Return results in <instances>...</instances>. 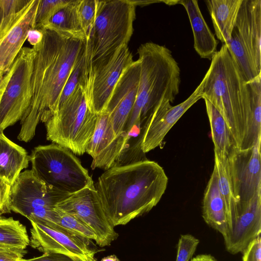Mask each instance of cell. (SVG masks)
<instances>
[{"instance_id":"8","label":"cell","mask_w":261,"mask_h":261,"mask_svg":"<svg viewBox=\"0 0 261 261\" xmlns=\"http://www.w3.org/2000/svg\"><path fill=\"white\" fill-rule=\"evenodd\" d=\"M35 51L23 47L0 81V132L20 120L32 98Z\"/></svg>"},{"instance_id":"33","label":"cell","mask_w":261,"mask_h":261,"mask_svg":"<svg viewBox=\"0 0 261 261\" xmlns=\"http://www.w3.org/2000/svg\"><path fill=\"white\" fill-rule=\"evenodd\" d=\"M85 52L83 57L75 66L66 82L62 90L56 111L69 98L79 85L80 79L82 74L85 59Z\"/></svg>"},{"instance_id":"21","label":"cell","mask_w":261,"mask_h":261,"mask_svg":"<svg viewBox=\"0 0 261 261\" xmlns=\"http://www.w3.org/2000/svg\"><path fill=\"white\" fill-rule=\"evenodd\" d=\"M243 0H206L217 37L226 46L231 39Z\"/></svg>"},{"instance_id":"29","label":"cell","mask_w":261,"mask_h":261,"mask_svg":"<svg viewBox=\"0 0 261 261\" xmlns=\"http://www.w3.org/2000/svg\"><path fill=\"white\" fill-rule=\"evenodd\" d=\"M57 215L54 224L57 225L79 236L96 242L97 237L93 231L76 217L64 212L56 207Z\"/></svg>"},{"instance_id":"5","label":"cell","mask_w":261,"mask_h":261,"mask_svg":"<svg viewBox=\"0 0 261 261\" xmlns=\"http://www.w3.org/2000/svg\"><path fill=\"white\" fill-rule=\"evenodd\" d=\"M135 8L130 0L99 1L86 41L83 69L101 62L119 48L127 45L133 33Z\"/></svg>"},{"instance_id":"15","label":"cell","mask_w":261,"mask_h":261,"mask_svg":"<svg viewBox=\"0 0 261 261\" xmlns=\"http://www.w3.org/2000/svg\"><path fill=\"white\" fill-rule=\"evenodd\" d=\"M205 82L200 84L183 102L175 106L161 104L153 109L143 125L139 135L142 151L146 153L160 146L166 135L185 112L200 99Z\"/></svg>"},{"instance_id":"24","label":"cell","mask_w":261,"mask_h":261,"mask_svg":"<svg viewBox=\"0 0 261 261\" xmlns=\"http://www.w3.org/2000/svg\"><path fill=\"white\" fill-rule=\"evenodd\" d=\"M78 2L79 0H70L54 15L44 28L67 37L86 40L79 16Z\"/></svg>"},{"instance_id":"44","label":"cell","mask_w":261,"mask_h":261,"mask_svg":"<svg viewBox=\"0 0 261 261\" xmlns=\"http://www.w3.org/2000/svg\"><path fill=\"white\" fill-rule=\"evenodd\" d=\"M4 74V73L3 71H2L1 70H0V81L2 79V78L3 77Z\"/></svg>"},{"instance_id":"32","label":"cell","mask_w":261,"mask_h":261,"mask_svg":"<svg viewBox=\"0 0 261 261\" xmlns=\"http://www.w3.org/2000/svg\"><path fill=\"white\" fill-rule=\"evenodd\" d=\"M99 2L98 0H79L78 14L86 40L95 20Z\"/></svg>"},{"instance_id":"38","label":"cell","mask_w":261,"mask_h":261,"mask_svg":"<svg viewBox=\"0 0 261 261\" xmlns=\"http://www.w3.org/2000/svg\"><path fill=\"white\" fill-rule=\"evenodd\" d=\"M27 252L26 250L20 252H0V261H19Z\"/></svg>"},{"instance_id":"19","label":"cell","mask_w":261,"mask_h":261,"mask_svg":"<svg viewBox=\"0 0 261 261\" xmlns=\"http://www.w3.org/2000/svg\"><path fill=\"white\" fill-rule=\"evenodd\" d=\"M234 29L261 72V0H243Z\"/></svg>"},{"instance_id":"42","label":"cell","mask_w":261,"mask_h":261,"mask_svg":"<svg viewBox=\"0 0 261 261\" xmlns=\"http://www.w3.org/2000/svg\"><path fill=\"white\" fill-rule=\"evenodd\" d=\"M134 5L136 6H145L154 3L164 2V1H131Z\"/></svg>"},{"instance_id":"25","label":"cell","mask_w":261,"mask_h":261,"mask_svg":"<svg viewBox=\"0 0 261 261\" xmlns=\"http://www.w3.org/2000/svg\"><path fill=\"white\" fill-rule=\"evenodd\" d=\"M203 99L210 122L214 152L227 157L230 149L234 146L231 134L218 111L207 99Z\"/></svg>"},{"instance_id":"36","label":"cell","mask_w":261,"mask_h":261,"mask_svg":"<svg viewBox=\"0 0 261 261\" xmlns=\"http://www.w3.org/2000/svg\"><path fill=\"white\" fill-rule=\"evenodd\" d=\"M11 185L0 178V217L2 215L10 213L9 195Z\"/></svg>"},{"instance_id":"37","label":"cell","mask_w":261,"mask_h":261,"mask_svg":"<svg viewBox=\"0 0 261 261\" xmlns=\"http://www.w3.org/2000/svg\"><path fill=\"white\" fill-rule=\"evenodd\" d=\"M19 261H81L70 256L55 252H45L38 257L30 259L22 258Z\"/></svg>"},{"instance_id":"39","label":"cell","mask_w":261,"mask_h":261,"mask_svg":"<svg viewBox=\"0 0 261 261\" xmlns=\"http://www.w3.org/2000/svg\"><path fill=\"white\" fill-rule=\"evenodd\" d=\"M43 33L41 30L31 29L27 35V40L33 47L39 44L43 39Z\"/></svg>"},{"instance_id":"10","label":"cell","mask_w":261,"mask_h":261,"mask_svg":"<svg viewBox=\"0 0 261 261\" xmlns=\"http://www.w3.org/2000/svg\"><path fill=\"white\" fill-rule=\"evenodd\" d=\"M133 62L128 46L124 45L101 62L88 69L83 68L79 86L90 111L96 115L105 112L119 79Z\"/></svg>"},{"instance_id":"4","label":"cell","mask_w":261,"mask_h":261,"mask_svg":"<svg viewBox=\"0 0 261 261\" xmlns=\"http://www.w3.org/2000/svg\"><path fill=\"white\" fill-rule=\"evenodd\" d=\"M137 53L140 68L138 89L124 129L129 139L158 106L173 102L181 82L178 64L165 46L146 42Z\"/></svg>"},{"instance_id":"41","label":"cell","mask_w":261,"mask_h":261,"mask_svg":"<svg viewBox=\"0 0 261 261\" xmlns=\"http://www.w3.org/2000/svg\"><path fill=\"white\" fill-rule=\"evenodd\" d=\"M25 249H19L9 246L0 245V252H20L23 251Z\"/></svg>"},{"instance_id":"20","label":"cell","mask_w":261,"mask_h":261,"mask_svg":"<svg viewBox=\"0 0 261 261\" xmlns=\"http://www.w3.org/2000/svg\"><path fill=\"white\" fill-rule=\"evenodd\" d=\"M187 13L194 37V47L203 59H212L217 51L218 41L206 23L197 0L178 1Z\"/></svg>"},{"instance_id":"6","label":"cell","mask_w":261,"mask_h":261,"mask_svg":"<svg viewBox=\"0 0 261 261\" xmlns=\"http://www.w3.org/2000/svg\"><path fill=\"white\" fill-rule=\"evenodd\" d=\"M30 162L36 176L54 192L69 195L94 184L74 153L57 144L35 147Z\"/></svg>"},{"instance_id":"27","label":"cell","mask_w":261,"mask_h":261,"mask_svg":"<svg viewBox=\"0 0 261 261\" xmlns=\"http://www.w3.org/2000/svg\"><path fill=\"white\" fill-rule=\"evenodd\" d=\"M227 47L247 83L252 81L261 74V72L257 70L250 54L234 28Z\"/></svg>"},{"instance_id":"14","label":"cell","mask_w":261,"mask_h":261,"mask_svg":"<svg viewBox=\"0 0 261 261\" xmlns=\"http://www.w3.org/2000/svg\"><path fill=\"white\" fill-rule=\"evenodd\" d=\"M261 137L251 148L233 146L227 156L233 192L237 200L247 201L261 189Z\"/></svg>"},{"instance_id":"9","label":"cell","mask_w":261,"mask_h":261,"mask_svg":"<svg viewBox=\"0 0 261 261\" xmlns=\"http://www.w3.org/2000/svg\"><path fill=\"white\" fill-rule=\"evenodd\" d=\"M68 195L54 192L36 176L32 170L21 172L11 186V210L30 221L55 224L57 204Z\"/></svg>"},{"instance_id":"7","label":"cell","mask_w":261,"mask_h":261,"mask_svg":"<svg viewBox=\"0 0 261 261\" xmlns=\"http://www.w3.org/2000/svg\"><path fill=\"white\" fill-rule=\"evenodd\" d=\"M97 115L89 111L79 85L45 123L46 138L77 155L86 152L94 133Z\"/></svg>"},{"instance_id":"30","label":"cell","mask_w":261,"mask_h":261,"mask_svg":"<svg viewBox=\"0 0 261 261\" xmlns=\"http://www.w3.org/2000/svg\"><path fill=\"white\" fill-rule=\"evenodd\" d=\"M29 0H0V39L10 29Z\"/></svg>"},{"instance_id":"11","label":"cell","mask_w":261,"mask_h":261,"mask_svg":"<svg viewBox=\"0 0 261 261\" xmlns=\"http://www.w3.org/2000/svg\"><path fill=\"white\" fill-rule=\"evenodd\" d=\"M56 207L85 223L96 236V243L101 247L110 245L118 237L103 211L94 184L69 195Z\"/></svg>"},{"instance_id":"13","label":"cell","mask_w":261,"mask_h":261,"mask_svg":"<svg viewBox=\"0 0 261 261\" xmlns=\"http://www.w3.org/2000/svg\"><path fill=\"white\" fill-rule=\"evenodd\" d=\"M260 232L261 189L248 200L238 201L227 216L226 231L223 237L225 248L232 254L243 252Z\"/></svg>"},{"instance_id":"40","label":"cell","mask_w":261,"mask_h":261,"mask_svg":"<svg viewBox=\"0 0 261 261\" xmlns=\"http://www.w3.org/2000/svg\"><path fill=\"white\" fill-rule=\"evenodd\" d=\"M191 261H218L210 254H200L192 258Z\"/></svg>"},{"instance_id":"16","label":"cell","mask_w":261,"mask_h":261,"mask_svg":"<svg viewBox=\"0 0 261 261\" xmlns=\"http://www.w3.org/2000/svg\"><path fill=\"white\" fill-rule=\"evenodd\" d=\"M140 63L137 60L127 66L116 83L104 113L109 115L116 136L124 129L134 106L140 79Z\"/></svg>"},{"instance_id":"28","label":"cell","mask_w":261,"mask_h":261,"mask_svg":"<svg viewBox=\"0 0 261 261\" xmlns=\"http://www.w3.org/2000/svg\"><path fill=\"white\" fill-rule=\"evenodd\" d=\"M0 245L25 249L30 239L25 226L12 217H0Z\"/></svg>"},{"instance_id":"1","label":"cell","mask_w":261,"mask_h":261,"mask_svg":"<svg viewBox=\"0 0 261 261\" xmlns=\"http://www.w3.org/2000/svg\"><path fill=\"white\" fill-rule=\"evenodd\" d=\"M35 51L31 79L32 98L20 120L17 138L30 141L40 122L45 123L55 113L66 82L85 52L86 41L71 38L48 29Z\"/></svg>"},{"instance_id":"3","label":"cell","mask_w":261,"mask_h":261,"mask_svg":"<svg viewBox=\"0 0 261 261\" xmlns=\"http://www.w3.org/2000/svg\"><path fill=\"white\" fill-rule=\"evenodd\" d=\"M202 98L207 99L224 119L234 146L241 149L251 118L250 95L247 81L226 45L211 59L204 75Z\"/></svg>"},{"instance_id":"17","label":"cell","mask_w":261,"mask_h":261,"mask_svg":"<svg viewBox=\"0 0 261 261\" xmlns=\"http://www.w3.org/2000/svg\"><path fill=\"white\" fill-rule=\"evenodd\" d=\"M129 140L125 133L115 135L107 113L98 114L94 133L86 150L92 158L91 168L107 170L114 166Z\"/></svg>"},{"instance_id":"34","label":"cell","mask_w":261,"mask_h":261,"mask_svg":"<svg viewBox=\"0 0 261 261\" xmlns=\"http://www.w3.org/2000/svg\"><path fill=\"white\" fill-rule=\"evenodd\" d=\"M199 243V240L191 234L181 235L178 243L176 261H190Z\"/></svg>"},{"instance_id":"35","label":"cell","mask_w":261,"mask_h":261,"mask_svg":"<svg viewBox=\"0 0 261 261\" xmlns=\"http://www.w3.org/2000/svg\"><path fill=\"white\" fill-rule=\"evenodd\" d=\"M242 253V261H261L260 236L252 241Z\"/></svg>"},{"instance_id":"18","label":"cell","mask_w":261,"mask_h":261,"mask_svg":"<svg viewBox=\"0 0 261 261\" xmlns=\"http://www.w3.org/2000/svg\"><path fill=\"white\" fill-rule=\"evenodd\" d=\"M39 0H29L19 13L15 23L0 39V70L9 69L27 38L34 23Z\"/></svg>"},{"instance_id":"12","label":"cell","mask_w":261,"mask_h":261,"mask_svg":"<svg viewBox=\"0 0 261 261\" xmlns=\"http://www.w3.org/2000/svg\"><path fill=\"white\" fill-rule=\"evenodd\" d=\"M30 244L42 252H55L81 261H98L96 252L90 248L87 239L57 225L41 221H30Z\"/></svg>"},{"instance_id":"2","label":"cell","mask_w":261,"mask_h":261,"mask_svg":"<svg viewBox=\"0 0 261 261\" xmlns=\"http://www.w3.org/2000/svg\"><path fill=\"white\" fill-rule=\"evenodd\" d=\"M168 182L163 168L146 159L106 170L95 188L107 217L115 227L149 212L160 201Z\"/></svg>"},{"instance_id":"22","label":"cell","mask_w":261,"mask_h":261,"mask_svg":"<svg viewBox=\"0 0 261 261\" xmlns=\"http://www.w3.org/2000/svg\"><path fill=\"white\" fill-rule=\"evenodd\" d=\"M202 216L207 225L217 230L223 237L225 235L227 227L225 206L214 169L204 192Z\"/></svg>"},{"instance_id":"43","label":"cell","mask_w":261,"mask_h":261,"mask_svg":"<svg viewBox=\"0 0 261 261\" xmlns=\"http://www.w3.org/2000/svg\"><path fill=\"white\" fill-rule=\"evenodd\" d=\"M101 261H120V260L116 256L111 255L103 257Z\"/></svg>"},{"instance_id":"26","label":"cell","mask_w":261,"mask_h":261,"mask_svg":"<svg viewBox=\"0 0 261 261\" xmlns=\"http://www.w3.org/2000/svg\"><path fill=\"white\" fill-rule=\"evenodd\" d=\"M247 83L250 91L251 118L247 136L241 149L252 147L261 137V74Z\"/></svg>"},{"instance_id":"23","label":"cell","mask_w":261,"mask_h":261,"mask_svg":"<svg viewBox=\"0 0 261 261\" xmlns=\"http://www.w3.org/2000/svg\"><path fill=\"white\" fill-rule=\"evenodd\" d=\"M30 155L25 149L0 132V178L11 186L21 171L28 168Z\"/></svg>"},{"instance_id":"31","label":"cell","mask_w":261,"mask_h":261,"mask_svg":"<svg viewBox=\"0 0 261 261\" xmlns=\"http://www.w3.org/2000/svg\"><path fill=\"white\" fill-rule=\"evenodd\" d=\"M68 0H39L37 9L34 29L42 30L46 26L54 15L68 4Z\"/></svg>"}]
</instances>
